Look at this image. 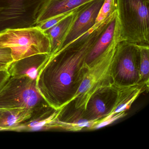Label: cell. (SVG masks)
Here are the masks:
<instances>
[{
    "label": "cell",
    "mask_w": 149,
    "mask_h": 149,
    "mask_svg": "<svg viewBox=\"0 0 149 149\" xmlns=\"http://www.w3.org/2000/svg\"><path fill=\"white\" fill-rule=\"evenodd\" d=\"M64 48L50 54L38 73L36 86L47 104L56 110L72 101L88 68L86 58L111 16Z\"/></svg>",
    "instance_id": "6da1fadb"
},
{
    "label": "cell",
    "mask_w": 149,
    "mask_h": 149,
    "mask_svg": "<svg viewBox=\"0 0 149 149\" xmlns=\"http://www.w3.org/2000/svg\"><path fill=\"white\" fill-rule=\"evenodd\" d=\"M120 42L139 45L149 44V1L116 0Z\"/></svg>",
    "instance_id": "7a4b0ae2"
},
{
    "label": "cell",
    "mask_w": 149,
    "mask_h": 149,
    "mask_svg": "<svg viewBox=\"0 0 149 149\" xmlns=\"http://www.w3.org/2000/svg\"><path fill=\"white\" fill-rule=\"evenodd\" d=\"M0 48H8L14 61L38 54H50L48 36L38 26L0 32Z\"/></svg>",
    "instance_id": "3957f363"
},
{
    "label": "cell",
    "mask_w": 149,
    "mask_h": 149,
    "mask_svg": "<svg viewBox=\"0 0 149 149\" xmlns=\"http://www.w3.org/2000/svg\"><path fill=\"white\" fill-rule=\"evenodd\" d=\"M48 105L39 93L36 80L27 76H11L0 89V109L36 110Z\"/></svg>",
    "instance_id": "277c9868"
},
{
    "label": "cell",
    "mask_w": 149,
    "mask_h": 149,
    "mask_svg": "<svg viewBox=\"0 0 149 149\" xmlns=\"http://www.w3.org/2000/svg\"><path fill=\"white\" fill-rule=\"evenodd\" d=\"M119 42L118 37L101 56L89 66L81 84L72 99L76 108L85 109L89 98L95 91L113 84L111 64Z\"/></svg>",
    "instance_id": "5b68a950"
},
{
    "label": "cell",
    "mask_w": 149,
    "mask_h": 149,
    "mask_svg": "<svg viewBox=\"0 0 149 149\" xmlns=\"http://www.w3.org/2000/svg\"><path fill=\"white\" fill-rule=\"evenodd\" d=\"M140 54L138 45L119 42L111 64L113 84L125 86L139 83Z\"/></svg>",
    "instance_id": "8992f818"
},
{
    "label": "cell",
    "mask_w": 149,
    "mask_h": 149,
    "mask_svg": "<svg viewBox=\"0 0 149 149\" xmlns=\"http://www.w3.org/2000/svg\"><path fill=\"white\" fill-rule=\"evenodd\" d=\"M104 1V0H93L77 8L74 19L57 52L69 45L94 27Z\"/></svg>",
    "instance_id": "52a82bcc"
},
{
    "label": "cell",
    "mask_w": 149,
    "mask_h": 149,
    "mask_svg": "<svg viewBox=\"0 0 149 149\" xmlns=\"http://www.w3.org/2000/svg\"><path fill=\"white\" fill-rule=\"evenodd\" d=\"M97 121L88 120L84 110L75 107L74 100L59 109L56 118L48 125L47 129H57L67 131L77 132L91 130Z\"/></svg>",
    "instance_id": "ba28073f"
},
{
    "label": "cell",
    "mask_w": 149,
    "mask_h": 149,
    "mask_svg": "<svg viewBox=\"0 0 149 149\" xmlns=\"http://www.w3.org/2000/svg\"><path fill=\"white\" fill-rule=\"evenodd\" d=\"M117 86L112 84L99 89L89 98L84 109L88 120L98 121L109 115L113 109L117 96Z\"/></svg>",
    "instance_id": "9c48e42d"
},
{
    "label": "cell",
    "mask_w": 149,
    "mask_h": 149,
    "mask_svg": "<svg viewBox=\"0 0 149 149\" xmlns=\"http://www.w3.org/2000/svg\"><path fill=\"white\" fill-rule=\"evenodd\" d=\"M120 36V27L117 11L100 34L89 53L85 61L87 68L101 56L116 38Z\"/></svg>",
    "instance_id": "30bf717a"
},
{
    "label": "cell",
    "mask_w": 149,
    "mask_h": 149,
    "mask_svg": "<svg viewBox=\"0 0 149 149\" xmlns=\"http://www.w3.org/2000/svg\"><path fill=\"white\" fill-rule=\"evenodd\" d=\"M93 0H44L35 15L36 25L56 15L68 12Z\"/></svg>",
    "instance_id": "8fae6325"
},
{
    "label": "cell",
    "mask_w": 149,
    "mask_h": 149,
    "mask_svg": "<svg viewBox=\"0 0 149 149\" xmlns=\"http://www.w3.org/2000/svg\"><path fill=\"white\" fill-rule=\"evenodd\" d=\"M148 90L149 85L142 83L129 86H117L116 99L113 109L103 118H110L116 114L126 111L142 93L148 92Z\"/></svg>",
    "instance_id": "7c38bea8"
},
{
    "label": "cell",
    "mask_w": 149,
    "mask_h": 149,
    "mask_svg": "<svg viewBox=\"0 0 149 149\" xmlns=\"http://www.w3.org/2000/svg\"><path fill=\"white\" fill-rule=\"evenodd\" d=\"M49 54H38L14 61L8 70L12 76H27L36 80L39 71Z\"/></svg>",
    "instance_id": "4fadbf2b"
},
{
    "label": "cell",
    "mask_w": 149,
    "mask_h": 149,
    "mask_svg": "<svg viewBox=\"0 0 149 149\" xmlns=\"http://www.w3.org/2000/svg\"><path fill=\"white\" fill-rule=\"evenodd\" d=\"M34 111L30 109L4 110L0 118V131H19L20 126L31 118Z\"/></svg>",
    "instance_id": "5bb4252c"
},
{
    "label": "cell",
    "mask_w": 149,
    "mask_h": 149,
    "mask_svg": "<svg viewBox=\"0 0 149 149\" xmlns=\"http://www.w3.org/2000/svg\"><path fill=\"white\" fill-rule=\"evenodd\" d=\"M77 8L58 24L45 31L50 40V54H54L59 49L62 41L74 19Z\"/></svg>",
    "instance_id": "9a60e30c"
},
{
    "label": "cell",
    "mask_w": 149,
    "mask_h": 149,
    "mask_svg": "<svg viewBox=\"0 0 149 149\" xmlns=\"http://www.w3.org/2000/svg\"><path fill=\"white\" fill-rule=\"evenodd\" d=\"M140 54L139 63V83H149V45H138Z\"/></svg>",
    "instance_id": "2e32d148"
},
{
    "label": "cell",
    "mask_w": 149,
    "mask_h": 149,
    "mask_svg": "<svg viewBox=\"0 0 149 149\" xmlns=\"http://www.w3.org/2000/svg\"><path fill=\"white\" fill-rule=\"evenodd\" d=\"M25 0H9L8 6L4 8L1 13L4 20L13 19L19 18L25 12Z\"/></svg>",
    "instance_id": "e0dca14e"
},
{
    "label": "cell",
    "mask_w": 149,
    "mask_h": 149,
    "mask_svg": "<svg viewBox=\"0 0 149 149\" xmlns=\"http://www.w3.org/2000/svg\"><path fill=\"white\" fill-rule=\"evenodd\" d=\"M117 11L116 0H104L97 17L95 24L108 19Z\"/></svg>",
    "instance_id": "ac0fdd59"
},
{
    "label": "cell",
    "mask_w": 149,
    "mask_h": 149,
    "mask_svg": "<svg viewBox=\"0 0 149 149\" xmlns=\"http://www.w3.org/2000/svg\"><path fill=\"white\" fill-rule=\"evenodd\" d=\"M75 9L73 10L72 12L61 14L59 15H56V16H54V17H52V18L38 24L37 26H38L42 30L45 32V31H47L48 29H49L52 27L54 26L56 24H58L64 18L67 17L68 15H69L70 14L73 13Z\"/></svg>",
    "instance_id": "d6986e66"
},
{
    "label": "cell",
    "mask_w": 149,
    "mask_h": 149,
    "mask_svg": "<svg viewBox=\"0 0 149 149\" xmlns=\"http://www.w3.org/2000/svg\"><path fill=\"white\" fill-rule=\"evenodd\" d=\"M126 115H127V113L126 111H124V112L116 114L112 116L110 118H107V119L102 118L97 121V123H96L94 126L92 127L91 130H97V129L104 127L106 125H109L118 119L124 117Z\"/></svg>",
    "instance_id": "ffe728a7"
},
{
    "label": "cell",
    "mask_w": 149,
    "mask_h": 149,
    "mask_svg": "<svg viewBox=\"0 0 149 149\" xmlns=\"http://www.w3.org/2000/svg\"><path fill=\"white\" fill-rule=\"evenodd\" d=\"M13 62L11 50L8 48H0V62L9 66Z\"/></svg>",
    "instance_id": "44dd1931"
},
{
    "label": "cell",
    "mask_w": 149,
    "mask_h": 149,
    "mask_svg": "<svg viewBox=\"0 0 149 149\" xmlns=\"http://www.w3.org/2000/svg\"><path fill=\"white\" fill-rule=\"evenodd\" d=\"M10 76L11 75L8 69L0 70V89L3 87Z\"/></svg>",
    "instance_id": "7402d4cb"
},
{
    "label": "cell",
    "mask_w": 149,
    "mask_h": 149,
    "mask_svg": "<svg viewBox=\"0 0 149 149\" xmlns=\"http://www.w3.org/2000/svg\"><path fill=\"white\" fill-rule=\"evenodd\" d=\"M8 65L6 63L0 62V70L7 69L8 68Z\"/></svg>",
    "instance_id": "603a6c76"
},
{
    "label": "cell",
    "mask_w": 149,
    "mask_h": 149,
    "mask_svg": "<svg viewBox=\"0 0 149 149\" xmlns=\"http://www.w3.org/2000/svg\"><path fill=\"white\" fill-rule=\"evenodd\" d=\"M4 110L0 109V118H1V116H2V114H3V112H4Z\"/></svg>",
    "instance_id": "cb8c5ba5"
},
{
    "label": "cell",
    "mask_w": 149,
    "mask_h": 149,
    "mask_svg": "<svg viewBox=\"0 0 149 149\" xmlns=\"http://www.w3.org/2000/svg\"><path fill=\"white\" fill-rule=\"evenodd\" d=\"M3 9H4V8L1 7L0 6V13L3 11Z\"/></svg>",
    "instance_id": "d4e9b609"
},
{
    "label": "cell",
    "mask_w": 149,
    "mask_h": 149,
    "mask_svg": "<svg viewBox=\"0 0 149 149\" xmlns=\"http://www.w3.org/2000/svg\"><path fill=\"white\" fill-rule=\"evenodd\" d=\"M146 1H149V0H146Z\"/></svg>",
    "instance_id": "484cf974"
}]
</instances>
